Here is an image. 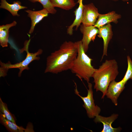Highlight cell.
Returning a JSON list of instances; mask_svg holds the SVG:
<instances>
[{"instance_id":"1","label":"cell","mask_w":132,"mask_h":132,"mask_svg":"<svg viewBox=\"0 0 132 132\" xmlns=\"http://www.w3.org/2000/svg\"><path fill=\"white\" fill-rule=\"evenodd\" d=\"M77 53V42L65 41L47 57L44 73L57 74L70 70Z\"/></svg>"},{"instance_id":"2","label":"cell","mask_w":132,"mask_h":132,"mask_svg":"<svg viewBox=\"0 0 132 132\" xmlns=\"http://www.w3.org/2000/svg\"><path fill=\"white\" fill-rule=\"evenodd\" d=\"M118 65L114 59L106 60L96 69L93 74L94 88L96 91L102 93V99L104 98L110 83L115 80L119 74Z\"/></svg>"},{"instance_id":"3","label":"cell","mask_w":132,"mask_h":132,"mask_svg":"<svg viewBox=\"0 0 132 132\" xmlns=\"http://www.w3.org/2000/svg\"><path fill=\"white\" fill-rule=\"evenodd\" d=\"M76 42L77 55L70 70L80 79H84L88 83L96 69L92 65L93 59L86 54L81 40Z\"/></svg>"},{"instance_id":"4","label":"cell","mask_w":132,"mask_h":132,"mask_svg":"<svg viewBox=\"0 0 132 132\" xmlns=\"http://www.w3.org/2000/svg\"><path fill=\"white\" fill-rule=\"evenodd\" d=\"M30 40L26 41L24 44V46L21 51H25L27 53L25 59L22 62L12 64L10 62L4 63L0 62V75L1 77H4L7 75L8 70L11 68H17L19 69V71L18 76H21L22 71L25 70H29V68L28 65L34 60H38L40 58L38 56L41 54L43 50L41 49H39L35 53H30L28 51V48Z\"/></svg>"},{"instance_id":"5","label":"cell","mask_w":132,"mask_h":132,"mask_svg":"<svg viewBox=\"0 0 132 132\" xmlns=\"http://www.w3.org/2000/svg\"><path fill=\"white\" fill-rule=\"evenodd\" d=\"M75 93L83 100L84 102L83 106L86 110L88 117L90 118H93L99 115L101 111V109L97 105H95L94 103L92 84L89 82L88 83V89L87 90V95L86 97H82L79 94L76 84L75 82Z\"/></svg>"},{"instance_id":"6","label":"cell","mask_w":132,"mask_h":132,"mask_svg":"<svg viewBox=\"0 0 132 132\" xmlns=\"http://www.w3.org/2000/svg\"><path fill=\"white\" fill-rule=\"evenodd\" d=\"M98 9L93 3L84 5L82 24L86 26H94L99 15Z\"/></svg>"},{"instance_id":"7","label":"cell","mask_w":132,"mask_h":132,"mask_svg":"<svg viewBox=\"0 0 132 132\" xmlns=\"http://www.w3.org/2000/svg\"><path fill=\"white\" fill-rule=\"evenodd\" d=\"M80 30L83 34L81 40L84 49L86 53L88 50L90 42H94L99 33L98 28L94 26H86L83 24L80 25Z\"/></svg>"},{"instance_id":"8","label":"cell","mask_w":132,"mask_h":132,"mask_svg":"<svg viewBox=\"0 0 132 132\" xmlns=\"http://www.w3.org/2000/svg\"><path fill=\"white\" fill-rule=\"evenodd\" d=\"M125 84L122 80L119 82L114 80L110 83L108 87L105 96L116 106L118 105V99L125 88Z\"/></svg>"},{"instance_id":"9","label":"cell","mask_w":132,"mask_h":132,"mask_svg":"<svg viewBox=\"0 0 132 132\" xmlns=\"http://www.w3.org/2000/svg\"><path fill=\"white\" fill-rule=\"evenodd\" d=\"M118 116V114L114 113L108 117L99 115L95 118L94 121L96 123L101 122L103 124V128L101 132H120L121 130V127L114 128L112 126V123L117 119Z\"/></svg>"},{"instance_id":"10","label":"cell","mask_w":132,"mask_h":132,"mask_svg":"<svg viewBox=\"0 0 132 132\" xmlns=\"http://www.w3.org/2000/svg\"><path fill=\"white\" fill-rule=\"evenodd\" d=\"M99 33L98 36L102 38L103 40V50L101 61L104 56H107V50L109 44L112 39L113 33L112 26L110 23L107 24L98 28Z\"/></svg>"},{"instance_id":"11","label":"cell","mask_w":132,"mask_h":132,"mask_svg":"<svg viewBox=\"0 0 132 132\" xmlns=\"http://www.w3.org/2000/svg\"><path fill=\"white\" fill-rule=\"evenodd\" d=\"M25 11L28 13V17L31 20V26L28 32L30 34L33 32L35 25L44 18L47 16L49 13L47 10L44 8L38 11L27 10Z\"/></svg>"},{"instance_id":"12","label":"cell","mask_w":132,"mask_h":132,"mask_svg":"<svg viewBox=\"0 0 132 132\" xmlns=\"http://www.w3.org/2000/svg\"><path fill=\"white\" fill-rule=\"evenodd\" d=\"M121 15L112 11L104 14H99L98 19L94 26L98 28L107 24L113 22L115 23L118 22V20L121 18Z\"/></svg>"},{"instance_id":"13","label":"cell","mask_w":132,"mask_h":132,"mask_svg":"<svg viewBox=\"0 0 132 132\" xmlns=\"http://www.w3.org/2000/svg\"><path fill=\"white\" fill-rule=\"evenodd\" d=\"M83 0H78V2L79 3L78 8L75 11V18L73 23L68 27L67 33L70 35L73 34V28L76 26V30L77 29L78 27L82 23L83 10L84 5L83 3Z\"/></svg>"},{"instance_id":"14","label":"cell","mask_w":132,"mask_h":132,"mask_svg":"<svg viewBox=\"0 0 132 132\" xmlns=\"http://www.w3.org/2000/svg\"><path fill=\"white\" fill-rule=\"evenodd\" d=\"M0 8L8 11L13 16L18 17L20 16L18 13L19 10L27 8L26 6H22L20 1H14L12 4H10L6 0H0Z\"/></svg>"},{"instance_id":"15","label":"cell","mask_w":132,"mask_h":132,"mask_svg":"<svg viewBox=\"0 0 132 132\" xmlns=\"http://www.w3.org/2000/svg\"><path fill=\"white\" fill-rule=\"evenodd\" d=\"M17 24V22L14 21L11 23L0 26V44L2 47L8 46L9 29Z\"/></svg>"},{"instance_id":"16","label":"cell","mask_w":132,"mask_h":132,"mask_svg":"<svg viewBox=\"0 0 132 132\" xmlns=\"http://www.w3.org/2000/svg\"><path fill=\"white\" fill-rule=\"evenodd\" d=\"M0 123L6 128L9 132H29L28 128L25 129L17 125L15 123L7 119L4 115L0 112Z\"/></svg>"},{"instance_id":"17","label":"cell","mask_w":132,"mask_h":132,"mask_svg":"<svg viewBox=\"0 0 132 132\" xmlns=\"http://www.w3.org/2000/svg\"><path fill=\"white\" fill-rule=\"evenodd\" d=\"M54 7H57L66 10L73 8L76 3L74 0H50Z\"/></svg>"},{"instance_id":"18","label":"cell","mask_w":132,"mask_h":132,"mask_svg":"<svg viewBox=\"0 0 132 132\" xmlns=\"http://www.w3.org/2000/svg\"><path fill=\"white\" fill-rule=\"evenodd\" d=\"M32 3L38 2L43 5V8L45 9L49 13L54 14L56 12L55 9L50 2V0H28Z\"/></svg>"},{"instance_id":"19","label":"cell","mask_w":132,"mask_h":132,"mask_svg":"<svg viewBox=\"0 0 132 132\" xmlns=\"http://www.w3.org/2000/svg\"><path fill=\"white\" fill-rule=\"evenodd\" d=\"M0 112L4 114L6 118L9 120L15 123L14 117L9 111L7 104L3 102L1 98H0Z\"/></svg>"},{"instance_id":"20","label":"cell","mask_w":132,"mask_h":132,"mask_svg":"<svg viewBox=\"0 0 132 132\" xmlns=\"http://www.w3.org/2000/svg\"><path fill=\"white\" fill-rule=\"evenodd\" d=\"M127 69L124 77L122 79L125 84L129 79H132V61L129 56H127Z\"/></svg>"},{"instance_id":"21","label":"cell","mask_w":132,"mask_h":132,"mask_svg":"<svg viewBox=\"0 0 132 132\" xmlns=\"http://www.w3.org/2000/svg\"><path fill=\"white\" fill-rule=\"evenodd\" d=\"M112 0L113 1H118L119 0ZM121 0L123 1H128L129 0Z\"/></svg>"}]
</instances>
